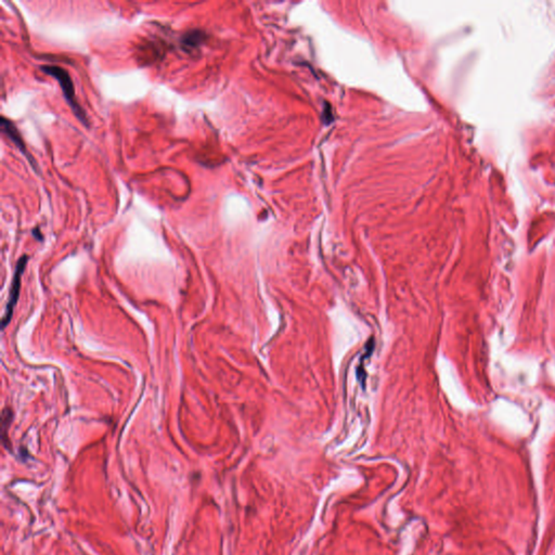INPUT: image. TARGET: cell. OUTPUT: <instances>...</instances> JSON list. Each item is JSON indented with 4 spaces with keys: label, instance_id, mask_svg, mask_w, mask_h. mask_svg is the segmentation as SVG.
Wrapping results in <instances>:
<instances>
[{
    "label": "cell",
    "instance_id": "obj_1",
    "mask_svg": "<svg viewBox=\"0 0 555 555\" xmlns=\"http://www.w3.org/2000/svg\"><path fill=\"white\" fill-rule=\"evenodd\" d=\"M40 68L44 73H46L49 76L54 77V78L58 81V83L60 84V87L62 89L63 96H64L65 100L67 101L69 107H71L73 113L77 116V118L81 119L82 123H84L87 126L88 119H87L85 111L82 109L78 101L76 100L74 84L69 73L65 68L57 66V65H44Z\"/></svg>",
    "mask_w": 555,
    "mask_h": 555
},
{
    "label": "cell",
    "instance_id": "obj_2",
    "mask_svg": "<svg viewBox=\"0 0 555 555\" xmlns=\"http://www.w3.org/2000/svg\"><path fill=\"white\" fill-rule=\"evenodd\" d=\"M26 263H27V256H23L18 263L15 277H13V280H12L8 305H7V307H6V311H5V314L3 317V329H5L7 326H8V323L10 322L11 317H12L13 309H15V307L17 305V301H18V298H19V293H20V287H21V278H22V273H23L25 267H26Z\"/></svg>",
    "mask_w": 555,
    "mask_h": 555
},
{
    "label": "cell",
    "instance_id": "obj_3",
    "mask_svg": "<svg viewBox=\"0 0 555 555\" xmlns=\"http://www.w3.org/2000/svg\"><path fill=\"white\" fill-rule=\"evenodd\" d=\"M0 125H2V131L5 133V135H7V137H8L11 140V141L16 144V146L18 147V149L24 154L25 157L29 160L31 165L34 168H37L36 161H35L32 157L31 153L27 151L24 140H23L22 136H21L19 129L16 127V125L13 124L11 121H9V119H7L6 117H4V116L2 117V121H0Z\"/></svg>",
    "mask_w": 555,
    "mask_h": 555
},
{
    "label": "cell",
    "instance_id": "obj_4",
    "mask_svg": "<svg viewBox=\"0 0 555 555\" xmlns=\"http://www.w3.org/2000/svg\"><path fill=\"white\" fill-rule=\"evenodd\" d=\"M205 34L199 30H193L185 34L181 38V45L187 51H191L193 49L199 48L202 43H204Z\"/></svg>",
    "mask_w": 555,
    "mask_h": 555
}]
</instances>
